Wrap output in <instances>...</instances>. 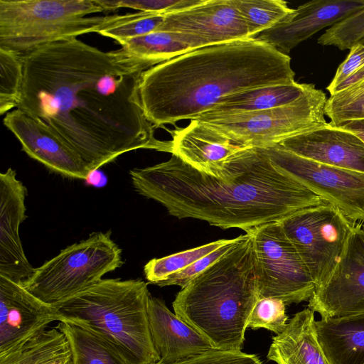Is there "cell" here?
Returning <instances> with one entry per match:
<instances>
[{
    "label": "cell",
    "mask_w": 364,
    "mask_h": 364,
    "mask_svg": "<svg viewBox=\"0 0 364 364\" xmlns=\"http://www.w3.org/2000/svg\"><path fill=\"white\" fill-rule=\"evenodd\" d=\"M259 299L252 239H240L177 294L174 313L221 350H241Z\"/></svg>",
    "instance_id": "obj_4"
},
{
    "label": "cell",
    "mask_w": 364,
    "mask_h": 364,
    "mask_svg": "<svg viewBox=\"0 0 364 364\" xmlns=\"http://www.w3.org/2000/svg\"><path fill=\"white\" fill-rule=\"evenodd\" d=\"M17 108L41 119L92 171L136 149L171 152L155 138L143 111L139 82L159 64L123 48L103 51L71 38L23 55Z\"/></svg>",
    "instance_id": "obj_1"
},
{
    "label": "cell",
    "mask_w": 364,
    "mask_h": 364,
    "mask_svg": "<svg viewBox=\"0 0 364 364\" xmlns=\"http://www.w3.org/2000/svg\"><path fill=\"white\" fill-rule=\"evenodd\" d=\"M111 231L95 232L34 268L21 284L45 303L55 305L91 287L124 263Z\"/></svg>",
    "instance_id": "obj_7"
},
{
    "label": "cell",
    "mask_w": 364,
    "mask_h": 364,
    "mask_svg": "<svg viewBox=\"0 0 364 364\" xmlns=\"http://www.w3.org/2000/svg\"><path fill=\"white\" fill-rule=\"evenodd\" d=\"M27 189L9 168L0 173V276L22 284L33 272L19 235L20 225L27 218Z\"/></svg>",
    "instance_id": "obj_15"
},
{
    "label": "cell",
    "mask_w": 364,
    "mask_h": 364,
    "mask_svg": "<svg viewBox=\"0 0 364 364\" xmlns=\"http://www.w3.org/2000/svg\"><path fill=\"white\" fill-rule=\"evenodd\" d=\"M239 239L240 236L231 239L228 243L198 259L183 270L171 275L169 277L160 282L157 286L165 287L178 285L180 286L181 289L185 287L193 278L205 270L225 254Z\"/></svg>",
    "instance_id": "obj_34"
},
{
    "label": "cell",
    "mask_w": 364,
    "mask_h": 364,
    "mask_svg": "<svg viewBox=\"0 0 364 364\" xmlns=\"http://www.w3.org/2000/svg\"><path fill=\"white\" fill-rule=\"evenodd\" d=\"M325 114L331 126L364 119V78L331 95L326 100Z\"/></svg>",
    "instance_id": "obj_29"
},
{
    "label": "cell",
    "mask_w": 364,
    "mask_h": 364,
    "mask_svg": "<svg viewBox=\"0 0 364 364\" xmlns=\"http://www.w3.org/2000/svg\"><path fill=\"white\" fill-rule=\"evenodd\" d=\"M316 287L336 267L355 223L331 203L299 210L279 221Z\"/></svg>",
    "instance_id": "obj_10"
},
{
    "label": "cell",
    "mask_w": 364,
    "mask_h": 364,
    "mask_svg": "<svg viewBox=\"0 0 364 364\" xmlns=\"http://www.w3.org/2000/svg\"><path fill=\"white\" fill-rule=\"evenodd\" d=\"M164 16L158 31L197 36L210 46L251 38L233 0H203L193 7Z\"/></svg>",
    "instance_id": "obj_16"
},
{
    "label": "cell",
    "mask_w": 364,
    "mask_h": 364,
    "mask_svg": "<svg viewBox=\"0 0 364 364\" xmlns=\"http://www.w3.org/2000/svg\"><path fill=\"white\" fill-rule=\"evenodd\" d=\"M60 321L53 305L45 303L21 284L0 276V354L6 353Z\"/></svg>",
    "instance_id": "obj_14"
},
{
    "label": "cell",
    "mask_w": 364,
    "mask_h": 364,
    "mask_svg": "<svg viewBox=\"0 0 364 364\" xmlns=\"http://www.w3.org/2000/svg\"><path fill=\"white\" fill-rule=\"evenodd\" d=\"M291 58L250 38L210 46L143 72L139 97L154 127L196 119L223 99L252 89L296 82Z\"/></svg>",
    "instance_id": "obj_3"
},
{
    "label": "cell",
    "mask_w": 364,
    "mask_h": 364,
    "mask_svg": "<svg viewBox=\"0 0 364 364\" xmlns=\"http://www.w3.org/2000/svg\"><path fill=\"white\" fill-rule=\"evenodd\" d=\"M55 328L69 343L72 364H128L112 343L95 333L65 321Z\"/></svg>",
    "instance_id": "obj_26"
},
{
    "label": "cell",
    "mask_w": 364,
    "mask_h": 364,
    "mask_svg": "<svg viewBox=\"0 0 364 364\" xmlns=\"http://www.w3.org/2000/svg\"><path fill=\"white\" fill-rule=\"evenodd\" d=\"M154 364H160L156 363ZM171 364H264L255 354L214 349Z\"/></svg>",
    "instance_id": "obj_35"
},
{
    "label": "cell",
    "mask_w": 364,
    "mask_h": 364,
    "mask_svg": "<svg viewBox=\"0 0 364 364\" xmlns=\"http://www.w3.org/2000/svg\"><path fill=\"white\" fill-rule=\"evenodd\" d=\"M85 181L87 185L100 188L106 185L107 178L102 171L96 169L90 172Z\"/></svg>",
    "instance_id": "obj_38"
},
{
    "label": "cell",
    "mask_w": 364,
    "mask_h": 364,
    "mask_svg": "<svg viewBox=\"0 0 364 364\" xmlns=\"http://www.w3.org/2000/svg\"><path fill=\"white\" fill-rule=\"evenodd\" d=\"M203 0H97L104 12L129 8L154 14H167L200 4Z\"/></svg>",
    "instance_id": "obj_33"
},
{
    "label": "cell",
    "mask_w": 364,
    "mask_h": 364,
    "mask_svg": "<svg viewBox=\"0 0 364 364\" xmlns=\"http://www.w3.org/2000/svg\"><path fill=\"white\" fill-rule=\"evenodd\" d=\"M104 12L97 0H0V49L19 55L48 43L100 31L149 14Z\"/></svg>",
    "instance_id": "obj_6"
},
{
    "label": "cell",
    "mask_w": 364,
    "mask_h": 364,
    "mask_svg": "<svg viewBox=\"0 0 364 364\" xmlns=\"http://www.w3.org/2000/svg\"><path fill=\"white\" fill-rule=\"evenodd\" d=\"M135 191L179 219L195 218L246 232L304 208L328 203L277 168L262 149L246 147L227 159L218 176L171 154L129 171Z\"/></svg>",
    "instance_id": "obj_2"
},
{
    "label": "cell",
    "mask_w": 364,
    "mask_h": 364,
    "mask_svg": "<svg viewBox=\"0 0 364 364\" xmlns=\"http://www.w3.org/2000/svg\"><path fill=\"white\" fill-rule=\"evenodd\" d=\"M141 279H102L70 299L53 305L60 321L92 331L112 343L128 364L159 361L152 342L147 306L150 296Z\"/></svg>",
    "instance_id": "obj_5"
},
{
    "label": "cell",
    "mask_w": 364,
    "mask_h": 364,
    "mask_svg": "<svg viewBox=\"0 0 364 364\" xmlns=\"http://www.w3.org/2000/svg\"><path fill=\"white\" fill-rule=\"evenodd\" d=\"M171 154L203 173L218 176L223 163L247 147L239 145L198 119L172 132Z\"/></svg>",
    "instance_id": "obj_20"
},
{
    "label": "cell",
    "mask_w": 364,
    "mask_h": 364,
    "mask_svg": "<svg viewBox=\"0 0 364 364\" xmlns=\"http://www.w3.org/2000/svg\"><path fill=\"white\" fill-rule=\"evenodd\" d=\"M230 240H219L164 257L154 258L144 267L145 278L149 283L158 285L171 275L228 243Z\"/></svg>",
    "instance_id": "obj_27"
},
{
    "label": "cell",
    "mask_w": 364,
    "mask_h": 364,
    "mask_svg": "<svg viewBox=\"0 0 364 364\" xmlns=\"http://www.w3.org/2000/svg\"><path fill=\"white\" fill-rule=\"evenodd\" d=\"M364 39V9L331 26L318 39L322 46L350 50Z\"/></svg>",
    "instance_id": "obj_31"
},
{
    "label": "cell",
    "mask_w": 364,
    "mask_h": 364,
    "mask_svg": "<svg viewBox=\"0 0 364 364\" xmlns=\"http://www.w3.org/2000/svg\"><path fill=\"white\" fill-rule=\"evenodd\" d=\"M308 308L321 318L364 314V233L358 224L332 273L316 287Z\"/></svg>",
    "instance_id": "obj_12"
},
{
    "label": "cell",
    "mask_w": 364,
    "mask_h": 364,
    "mask_svg": "<svg viewBox=\"0 0 364 364\" xmlns=\"http://www.w3.org/2000/svg\"><path fill=\"white\" fill-rule=\"evenodd\" d=\"M119 43L129 53L158 63L210 46L206 40L199 36L170 31L153 32Z\"/></svg>",
    "instance_id": "obj_24"
},
{
    "label": "cell",
    "mask_w": 364,
    "mask_h": 364,
    "mask_svg": "<svg viewBox=\"0 0 364 364\" xmlns=\"http://www.w3.org/2000/svg\"><path fill=\"white\" fill-rule=\"evenodd\" d=\"M0 364H72V354L65 336L54 327L0 354Z\"/></svg>",
    "instance_id": "obj_25"
},
{
    "label": "cell",
    "mask_w": 364,
    "mask_h": 364,
    "mask_svg": "<svg viewBox=\"0 0 364 364\" xmlns=\"http://www.w3.org/2000/svg\"><path fill=\"white\" fill-rule=\"evenodd\" d=\"M327 98L313 86L287 105L245 113L206 112L198 119L244 146L267 149L295 135L323 127Z\"/></svg>",
    "instance_id": "obj_8"
},
{
    "label": "cell",
    "mask_w": 364,
    "mask_h": 364,
    "mask_svg": "<svg viewBox=\"0 0 364 364\" xmlns=\"http://www.w3.org/2000/svg\"><path fill=\"white\" fill-rule=\"evenodd\" d=\"M364 45V39L360 43ZM364 78V66L360 69L357 73H355L353 76H351L349 79L346 80L343 83H342L337 89L336 92L344 90L345 88L358 82Z\"/></svg>",
    "instance_id": "obj_39"
},
{
    "label": "cell",
    "mask_w": 364,
    "mask_h": 364,
    "mask_svg": "<svg viewBox=\"0 0 364 364\" xmlns=\"http://www.w3.org/2000/svg\"><path fill=\"white\" fill-rule=\"evenodd\" d=\"M364 9V0H314L299 6L257 37L287 54L318 31Z\"/></svg>",
    "instance_id": "obj_17"
},
{
    "label": "cell",
    "mask_w": 364,
    "mask_h": 364,
    "mask_svg": "<svg viewBox=\"0 0 364 364\" xmlns=\"http://www.w3.org/2000/svg\"><path fill=\"white\" fill-rule=\"evenodd\" d=\"M246 233L252 239L259 298L277 299L286 305L309 300L315 284L280 223L264 224Z\"/></svg>",
    "instance_id": "obj_9"
},
{
    "label": "cell",
    "mask_w": 364,
    "mask_h": 364,
    "mask_svg": "<svg viewBox=\"0 0 364 364\" xmlns=\"http://www.w3.org/2000/svg\"><path fill=\"white\" fill-rule=\"evenodd\" d=\"M364 66V45L358 43L350 50L346 60L338 66L336 74L326 87L331 95L338 87Z\"/></svg>",
    "instance_id": "obj_36"
},
{
    "label": "cell",
    "mask_w": 364,
    "mask_h": 364,
    "mask_svg": "<svg viewBox=\"0 0 364 364\" xmlns=\"http://www.w3.org/2000/svg\"><path fill=\"white\" fill-rule=\"evenodd\" d=\"M248 27L251 38L273 27L292 11L282 0H233Z\"/></svg>",
    "instance_id": "obj_28"
},
{
    "label": "cell",
    "mask_w": 364,
    "mask_h": 364,
    "mask_svg": "<svg viewBox=\"0 0 364 364\" xmlns=\"http://www.w3.org/2000/svg\"><path fill=\"white\" fill-rule=\"evenodd\" d=\"M147 312L152 342L160 356L157 363L171 364L215 349L161 299L150 295Z\"/></svg>",
    "instance_id": "obj_19"
},
{
    "label": "cell",
    "mask_w": 364,
    "mask_h": 364,
    "mask_svg": "<svg viewBox=\"0 0 364 364\" xmlns=\"http://www.w3.org/2000/svg\"><path fill=\"white\" fill-rule=\"evenodd\" d=\"M262 149L277 168L336 207L350 221L364 222V173L309 160L278 144Z\"/></svg>",
    "instance_id": "obj_11"
},
{
    "label": "cell",
    "mask_w": 364,
    "mask_h": 364,
    "mask_svg": "<svg viewBox=\"0 0 364 364\" xmlns=\"http://www.w3.org/2000/svg\"><path fill=\"white\" fill-rule=\"evenodd\" d=\"M267 358L277 364H331L318 341L311 309L296 313L272 338Z\"/></svg>",
    "instance_id": "obj_21"
},
{
    "label": "cell",
    "mask_w": 364,
    "mask_h": 364,
    "mask_svg": "<svg viewBox=\"0 0 364 364\" xmlns=\"http://www.w3.org/2000/svg\"><path fill=\"white\" fill-rule=\"evenodd\" d=\"M285 306L284 301L277 299L259 298L252 311L247 327L264 328L279 334L287 324Z\"/></svg>",
    "instance_id": "obj_32"
},
{
    "label": "cell",
    "mask_w": 364,
    "mask_h": 364,
    "mask_svg": "<svg viewBox=\"0 0 364 364\" xmlns=\"http://www.w3.org/2000/svg\"><path fill=\"white\" fill-rule=\"evenodd\" d=\"M332 127L348 131L356 135L364 142V119L345 122Z\"/></svg>",
    "instance_id": "obj_37"
},
{
    "label": "cell",
    "mask_w": 364,
    "mask_h": 364,
    "mask_svg": "<svg viewBox=\"0 0 364 364\" xmlns=\"http://www.w3.org/2000/svg\"><path fill=\"white\" fill-rule=\"evenodd\" d=\"M316 327L331 364H364V314L321 318Z\"/></svg>",
    "instance_id": "obj_22"
},
{
    "label": "cell",
    "mask_w": 364,
    "mask_h": 364,
    "mask_svg": "<svg viewBox=\"0 0 364 364\" xmlns=\"http://www.w3.org/2000/svg\"><path fill=\"white\" fill-rule=\"evenodd\" d=\"M278 145L309 160L364 173V142L354 134L328 123L286 139Z\"/></svg>",
    "instance_id": "obj_18"
},
{
    "label": "cell",
    "mask_w": 364,
    "mask_h": 364,
    "mask_svg": "<svg viewBox=\"0 0 364 364\" xmlns=\"http://www.w3.org/2000/svg\"><path fill=\"white\" fill-rule=\"evenodd\" d=\"M312 86V84L294 82L257 87L223 99L210 112L245 113L274 109L298 100Z\"/></svg>",
    "instance_id": "obj_23"
},
{
    "label": "cell",
    "mask_w": 364,
    "mask_h": 364,
    "mask_svg": "<svg viewBox=\"0 0 364 364\" xmlns=\"http://www.w3.org/2000/svg\"><path fill=\"white\" fill-rule=\"evenodd\" d=\"M0 114L17 108L23 78L21 55L0 49Z\"/></svg>",
    "instance_id": "obj_30"
},
{
    "label": "cell",
    "mask_w": 364,
    "mask_h": 364,
    "mask_svg": "<svg viewBox=\"0 0 364 364\" xmlns=\"http://www.w3.org/2000/svg\"><path fill=\"white\" fill-rule=\"evenodd\" d=\"M361 229H362V230H363V233H364V223H363V225H362Z\"/></svg>",
    "instance_id": "obj_40"
},
{
    "label": "cell",
    "mask_w": 364,
    "mask_h": 364,
    "mask_svg": "<svg viewBox=\"0 0 364 364\" xmlns=\"http://www.w3.org/2000/svg\"><path fill=\"white\" fill-rule=\"evenodd\" d=\"M3 122L28 156L63 176L86 179L90 171L81 157L41 119L16 108Z\"/></svg>",
    "instance_id": "obj_13"
}]
</instances>
